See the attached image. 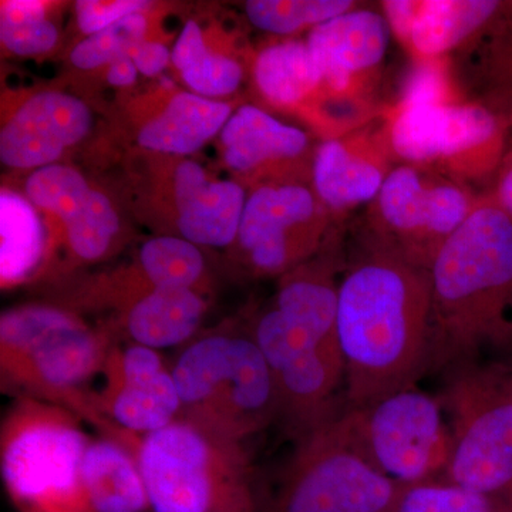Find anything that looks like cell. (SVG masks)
Masks as SVG:
<instances>
[{
	"instance_id": "obj_1",
	"label": "cell",
	"mask_w": 512,
	"mask_h": 512,
	"mask_svg": "<svg viewBox=\"0 0 512 512\" xmlns=\"http://www.w3.org/2000/svg\"><path fill=\"white\" fill-rule=\"evenodd\" d=\"M346 406L366 409L431 369L429 269L365 248L339 282Z\"/></svg>"
},
{
	"instance_id": "obj_2",
	"label": "cell",
	"mask_w": 512,
	"mask_h": 512,
	"mask_svg": "<svg viewBox=\"0 0 512 512\" xmlns=\"http://www.w3.org/2000/svg\"><path fill=\"white\" fill-rule=\"evenodd\" d=\"M431 369L473 360L510 332L512 220L490 198L444 242L429 269Z\"/></svg>"
},
{
	"instance_id": "obj_3",
	"label": "cell",
	"mask_w": 512,
	"mask_h": 512,
	"mask_svg": "<svg viewBox=\"0 0 512 512\" xmlns=\"http://www.w3.org/2000/svg\"><path fill=\"white\" fill-rule=\"evenodd\" d=\"M116 342L109 329L90 326L72 309H8L0 318L3 389L63 407L107 436L113 426L94 409L92 383Z\"/></svg>"
},
{
	"instance_id": "obj_4",
	"label": "cell",
	"mask_w": 512,
	"mask_h": 512,
	"mask_svg": "<svg viewBox=\"0 0 512 512\" xmlns=\"http://www.w3.org/2000/svg\"><path fill=\"white\" fill-rule=\"evenodd\" d=\"M171 373L180 419L222 439L244 443L279 419L274 377L249 329L229 326L192 339Z\"/></svg>"
},
{
	"instance_id": "obj_5",
	"label": "cell",
	"mask_w": 512,
	"mask_h": 512,
	"mask_svg": "<svg viewBox=\"0 0 512 512\" xmlns=\"http://www.w3.org/2000/svg\"><path fill=\"white\" fill-rule=\"evenodd\" d=\"M154 512H261L244 444L178 419L134 451Z\"/></svg>"
},
{
	"instance_id": "obj_6",
	"label": "cell",
	"mask_w": 512,
	"mask_h": 512,
	"mask_svg": "<svg viewBox=\"0 0 512 512\" xmlns=\"http://www.w3.org/2000/svg\"><path fill=\"white\" fill-rule=\"evenodd\" d=\"M90 437L76 414L18 397L0 430V467L19 512H94L82 466Z\"/></svg>"
},
{
	"instance_id": "obj_7",
	"label": "cell",
	"mask_w": 512,
	"mask_h": 512,
	"mask_svg": "<svg viewBox=\"0 0 512 512\" xmlns=\"http://www.w3.org/2000/svg\"><path fill=\"white\" fill-rule=\"evenodd\" d=\"M407 487L384 476L367 456L345 404L296 437L264 512H393Z\"/></svg>"
},
{
	"instance_id": "obj_8",
	"label": "cell",
	"mask_w": 512,
	"mask_h": 512,
	"mask_svg": "<svg viewBox=\"0 0 512 512\" xmlns=\"http://www.w3.org/2000/svg\"><path fill=\"white\" fill-rule=\"evenodd\" d=\"M440 400L453 447L439 481L512 494V373L468 360L450 367Z\"/></svg>"
},
{
	"instance_id": "obj_9",
	"label": "cell",
	"mask_w": 512,
	"mask_h": 512,
	"mask_svg": "<svg viewBox=\"0 0 512 512\" xmlns=\"http://www.w3.org/2000/svg\"><path fill=\"white\" fill-rule=\"evenodd\" d=\"M511 123L497 109L457 99L396 104L384 133L394 160L464 183L498 168Z\"/></svg>"
},
{
	"instance_id": "obj_10",
	"label": "cell",
	"mask_w": 512,
	"mask_h": 512,
	"mask_svg": "<svg viewBox=\"0 0 512 512\" xmlns=\"http://www.w3.org/2000/svg\"><path fill=\"white\" fill-rule=\"evenodd\" d=\"M480 202L463 183L437 171L396 165L370 204L365 248L430 269Z\"/></svg>"
},
{
	"instance_id": "obj_11",
	"label": "cell",
	"mask_w": 512,
	"mask_h": 512,
	"mask_svg": "<svg viewBox=\"0 0 512 512\" xmlns=\"http://www.w3.org/2000/svg\"><path fill=\"white\" fill-rule=\"evenodd\" d=\"M350 410L367 456L384 476L404 485L443 477L453 441L440 397L414 386Z\"/></svg>"
},
{
	"instance_id": "obj_12",
	"label": "cell",
	"mask_w": 512,
	"mask_h": 512,
	"mask_svg": "<svg viewBox=\"0 0 512 512\" xmlns=\"http://www.w3.org/2000/svg\"><path fill=\"white\" fill-rule=\"evenodd\" d=\"M249 332L274 377L279 419L295 439L338 412L336 392L345 382L339 349L322 345L272 303L256 315Z\"/></svg>"
},
{
	"instance_id": "obj_13",
	"label": "cell",
	"mask_w": 512,
	"mask_h": 512,
	"mask_svg": "<svg viewBox=\"0 0 512 512\" xmlns=\"http://www.w3.org/2000/svg\"><path fill=\"white\" fill-rule=\"evenodd\" d=\"M330 214L299 180L269 181L248 194L235 249L255 276H282L315 258Z\"/></svg>"
},
{
	"instance_id": "obj_14",
	"label": "cell",
	"mask_w": 512,
	"mask_h": 512,
	"mask_svg": "<svg viewBox=\"0 0 512 512\" xmlns=\"http://www.w3.org/2000/svg\"><path fill=\"white\" fill-rule=\"evenodd\" d=\"M99 377L100 386L92 390L94 409L117 429L147 436L180 419L173 373L158 350L116 342Z\"/></svg>"
},
{
	"instance_id": "obj_15",
	"label": "cell",
	"mask_w": 512,
	"mask_h": 512,
	"mask_svg": "<svg viewBox=\"0 0 512 512\" xmlns=\"http://www.w3.org/2000/svg\"><path fill=\"white\" fill-rule=\"evenodd\" d=\"M25 195L37 210L62 222L64 241L74 261L94 264L113 252L121 227L116 207L72 165L57 163L32 171Z\"/></svg>"
},
{
	"instance_id": "obj_16",
	"label": "cell",
	"mask_w": 512,
	"mask_h": 512,
	"mask_svg": "<svg viewBox=\"0 0 512 512\" xmlns=\"http://www.w3.org/2000/svg\"><path fill=\"white\" fill-rule=\"evenodd\" d=\"M89 104L63 90L32 94L13 111L0 130V161L15 170L57 164L82 143L93 127Z\"/></svg>"
},
{
	"instance_id": "obj_17",
	"label": "cell",
	"mask_w": 512,
	"mask_h": 512,
	"mask_svg": "<svg viewBox=\"0 0 512 512\" xmlns=\"http://www.w3.org/2000/svg\"><path fill=\"white\" fill-rule=\"evenodd\" d=\"M390 35L383 13L359 6L312 29L306 45L322 73L326 97L348 103L359 97L383 63Z\"/></svg>"
},
{
	"instance_id": "obj_18",
	"label": "cell",
	"mask_w": 512,
	"mask_h": 512,
	"mask_svg": "<svg viewBox=\"0 0 512 512\" xmlns=\"http://www.w3.org/2000/svg\"><path fill=\"white\" fill-rule=\"evenodd\" d=\"M384 126L328 138L313 151L312 188L330 215L372 204L393 170Z\"/></svg>"
},
{
	"instance_id": "obj_19",
	"label": "cell",
	"mask_w": 512,
	"mask_h": 512,
	"mask_svg": "<svg viewBox=\"0 0 512 512\" xmlns=\"http://www.w3.org/2000/svg\"><path fill=\"white\" fill-rule=\"evenodd\" d=\"M247 200L244 185L210 177L197 161L183 160L175 167V227L198 247L235 245Z\"/></svg>"
},
{
	"instance_id": "obj_20",
	"label": "cell",
	"mask_w": 512,
	"mask_h": 512,
	"mask_svg": "<svg viewBox=\"0 0 512 512\" xmlns=\"http://www.w3.org/2000/svg\"><path fill=\"white\" fill-rule=\"evenodd\" d=\"M222 158L234 173L248 175L291 173L309 153L311 141L302 128L275 119L252 104L234 110L220 133Z\"/></svg>"
},
{
	"instance_id": "obj_21",
	"label": "cell",
	"mask_w": 512,
	"mask_h": 512,
	"mask_svg": "<svg viewBox=\"0 0 512 512\" xmlns=\"http://www.w3.org/2000/svg\"><path fill=\"white\" fill-rule=\"evenodd\" d=\"M208 311L205 293L195 289H150L114 313L107 329L130 343L154 350L191 342Z\"/></svg>"
},
{
	"instance_id": "obj_22",
	"label": "cell",
	"mask_w": 512,
	"mask_h": 512,
	"mask_svg": "<svg viewBox=\"0 0 512 512\" xmlns=\"http://www.w3.org/2000/svg\"><path fill=\"white\" fill-rule=\"evenodd\" d=\"M338 258L323 255L281 276L272 305L322 345L339 349Z\"/></svg>"
},
{
	"instance_id": "obj_23",
	"label": "cell",
	"mask_w": 512,
	"mask_h": 512,
	"mask_svg": "<svg viewBox=\"0 0 512 512\" xmlns=\"http://www.w3.org/2000/svg\"><path fill=\"white\" fill-rule=\"evenodd\" d=\"M503 6L495 0H417L402 43L417 60L444 59L464 42L483 37Z\"/></svg>"
},
{
	"instance_id": "obj_24",
	"label": "cell",
	"mask_w": 512,
	"mask_h": 512,
	"mask_svg": "<svg viewBox=\"0 0 512 512\" xmlns=\"http://www.w3.org/2000/svg\"><path fill=\"white\" fill-rule=\"evenodd\" d=\"M232 113L234 106L228 101L178 92L140 127L137 144L151 153L190 156L220 136Z\"/></svg>"
},
{
	"instance_id": "obj_25",
	"label": "cell",
	"mask_w": 512,
	"mask_h": 512,
	"mask_svg": "<svg viewBox=\"0 0 512 512\" xmlns=\"http://www.w3.org/2000/svg\"><path fill=\"white\" fill-rule=\"evenodd\" d=\"M0 282L16 288L40 275L49 261L50 245L39 212L26 195L0 192Z\"/></svg>"
},
{
	"instance_id": "obj_26",
	"label": "cell",
	"mask_w": 512,
	"mask_h": 512,
	"mask_svg": "<svg viewBox=\"0 0 512 512\" xmlns=\"http://www.w3.org/2000/svg\"><path fill=\"white\" fill-rule=\"evenodd\" d=\"M82 477L94 512L151 510L136 457L117 441H92L83 458Z\"/></svg>"
},
{
	"instance_id": "obj_27",
	"label": "cell",
	"mask_w": 512,
	"mask_h": 512,
	"mask_svg": "<svg viewBox=\"0 0 512 512\" xmlns=\"http://www.w3.org/2000/svg\"><path fill=\"white\" fill-rule=\"evenodd\" d=\"M252 74L259 94L272 106L292 109L312 97L326 96L318 64L306 40L288 39L259 50Z\"/></svg>"
},
{
	"instance_id": "obj_28",
	"label": "cell",
	"mask_w": 512,
	"mask_h": 512,
	"mask_svg": "<svg viewBox=\"0 0 512 512\" xmlns=\"http://www.w3.org/2000/svg\"><path fill=\"white\" fill-rule=\"evenodd\" d=\"M173 64L191 93L218 100L241 87L244 67L234 57L207 45L197 20H187L171 50Z\"/></svg>"
},
{
	"instance_id": "obj_29",
	"label": "cell",
	"mask_w": 512,
	"mask_h": 512,
	"mask_svg": "<svg viewBox=\"0 0 512 512\" xmlns=\"http://www.w3.org/2000/svg\"><path fill=\"white\" fill-rule=\"evenodd\" d=\"M136 265L154 289H195L207 292V264L200 247L180 235L147 239L138 251Z\"/></svg>"
},
{
	"instance_id": "obj_30",
	"label": "cell",
	"mask_w": 512,
	"mask_h": 512,
	"mask_svg": "<svg viewBox=\"0 0 512 512\" xmlns=\"http://www.w3.org/2000/svg\"><path fill=\"white\" fill-rule=\"evenodd\" d=\"M357 5L352 0H249L245 3V13L254 28L289 36L305 29L311 32Z\"/></svg>"
},
{
	"instance_id": "obj_31",
	"label": "cell",
	"mask_w": 512,
	"mask_h": 512,
	"mask_svg": "<svg viewBox=\"0 0 512 512\" xmlns=\"http://www.w3.org/2000/svg\"><path fill=\"white\" fill-rule=\"evenodd\" d=\"M0 40L12 55H45L59 42V29L39 0H8L0 8Z\"/></svg>"
},
{
	"instance_id": "obj_32",
	"label": "cell",
	"mask_w": 512,
	"mask_h": 512,
	"mask_svg": "<svg viewBox=\"0 0 512 512\" xmlns=\"http://www.w3.org/2000/svg\"><path fill=\"white\" fill-rule=\"evenodd\" d=\"M393 512H512V494H485L430 481L404 490Z\"/></svg>"
},
{
	"instance_id": "obj_33",
	"label": "cell",
	"mask_w": 512,
	"mask_h": 512,
	"mask_svg": "<svg viewBox=\"0 0 512 512\" xmlns=\"http://www.w3.org/2000/svg\"><path fill=\"white\" fill-rule=\"evenodd\" d=\"M147 28L143 12L127 16L77 43L70 52V63L86 72L107 67L119 57L130 55L138 43L146 40Z\"/></svg>"
},
{
	"instance_id": "obj_34",
	"label": "cell",
	"mask_w": 512,
	"mask_h": 512,
	"mask_svg": "<svg viewBox=\"0 0 512 512\" xmlns=\"http://www.w3.org/2000/svg\"><path fill=\"white\" fill-rule=\"evenodd\" d=\"M457 100L451 86V74L444 59L417 60L407 77L402 99L397 104L436 103Z\"/></svg>"
},
{
	"instance_id": "obj_35",
	"label": "cell",
	"mask_w": 512,
	"mask_h": 512,
	"mask_svg": "<svg viewBox=\"0 0 512 512\" xmlns=\"http://www.w3.org/2000/svg\"><path fill=\"white\" fill-rule=\"evenodd\" d=\"M485 35L490 36L488 63L500 96L512 99V2H504L500 15Z\"/></svg>"
},
{
	"instance_id": "obj_36",
	"label": "cell",
	"mask_w": 512,
	"mask_h": 512,
	"mask_svg": "<svg viewBox=\"0 0 512 512\" xmlns=\"http://www.w3.org/2000/svg\"><path fill=\"white\" fill-rule=\"evenodd\" d=\"M150 5L146 0H79L74 3V12L80 32L87 37L109 28L127 16L144 12Z\"/></svg>"
},
{
	"instance_id": "obj_37",
	"label": "cell",
	"mask_w": 512,
	"mask_h": 512,
	"mask_svg": "<svg viewBox=\"0 0 512 512\" xmlns=\"http://www.w3.org/2000/svg\"><path fill=\"white\" fill-rule=\"evenodd\" d=\"M138 73L146 77H156L173 63V53L167 46L154 40H143L130 53Z\"/></svg>"
},
{
	"instance_id": "obj_38",
	"label": "cell",
	"mask_w": 512,
	"mask_h": 512,
	"mask_svg": "<svg viewBox=\"0 0 512 512\" xmlns=\"http://www.w3.org/2000/svg\"><path fill=\"white\" fill-rule=\"evenodd\" d=\"M490 200L512 220V146L505 151L497 168L495 188Z\"/></svg>"
},
{
	"instance_id": "obj_39",
	"label": "cell",
	"mask_w": 512,
	"mask_h": 512,
	"mask_svg": "<svg viewBox=\"0 0 512 512\" xmlns=\"http://www.w3.org/2000/svg\"><path fill=\"white\" fill-rule=\"evenodd\" d=\"M138 70L130 55L121 56L106 67V80L110 86L124 87L134 86L137 82Z\"/></svg>"
}]
</instances>
